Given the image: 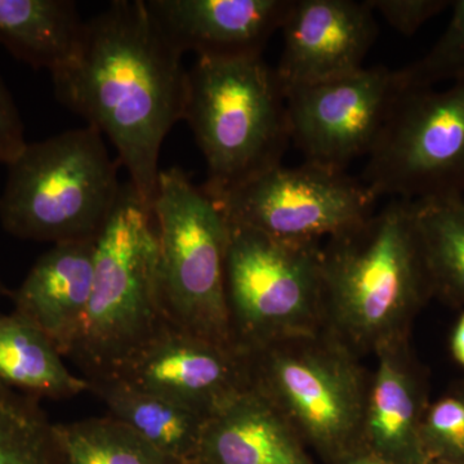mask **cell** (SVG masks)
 <instances>
[{"mask_svg":"<svg viewBox=\"0 0 464 464\" xmlns=\"http://www.w3.org/2000/svg\"><path fill=\"white\" fill-rule=\"evenodd\" d=\"M246 353L250 386L286 418L324 464L362 447L371 374L362 357L325 331Z\"/></svg>","mask_w":464,"mask_h":464,"instance_id":"cell-6","label":"cell"},{"mask_svg":"<svg viewBox=\"0 0 464 464\" xmlns=\"http://www.w3.org/2000/svg\"><path fill=\"white\" fill-rule=\"evenodd\" d=\"M183 121L206 159L201 188L213 200L280 166L290 141L285 97L262 56L198 57Z\"/></svg>","mask_w":464,"mask_h":464,"instance_id":"cell-4","label":"cell"},{"mask_svg":"<svg viewBox=\"0 0 464 464\" xmlns=\"http://www.w3.org/2000/svg\"><path fill=\"white\" fill-rule=\"evenodd\" d=\"M26 145L20 111L0 78V164L9 166Z\"/></svg>","mask_w":464,"mask_h":464,"instance_id":"cell-27","label":"cell"},{"mask_svg":"<svg viewBox=\"0 0 464 464\" xmlns=\"http://www.w3.org/2000/svg\"><path fill=\"white\" fill-rule=\"evenodd\" d=\"M451 17L441 38L429 53L395 70L399 90H423L464 81V0L450 5Z\"/></svg>","mask_w":464,"mask_h":464,"instance_id":"cell-24","label":"cell"},{"mask_svg":"<svg viewBox=\"0 0 464 464\" xmlns=\"http://www.w3.org/2000/svg\"><path fill=\"white\" fill-rule=\"evenodd\" d=\"M5 295V288H3L2 280H0V297Z\"/></svg>","mask_w":464,"mask_h":464,"instance_id":"cell-30","label":"cell"},{"mask_svg":"<svg viewBox=\"0 0 464 464\" xmlns=\"http://www.w3.org/2000/svg\"><path fill=\"white\" fill-rule=\"evenodd\" d=\"M0 464H61L52 423L41 400L0 383Z\"/></svg>","mask_w":464,"mask_h":464,"instance_id":"cell-23","label":"cell"},{"mask_svg":"<svg viewBox=\"0 0 464 464\" xmlns=\"http://www.w3.org/2000/svg\"><path fill=\"white\" fill-rule=\"evenodd\" d=\"M420 438L430 462L464 464V384L427 406Z\"/></svg>","mask_w":464,"mask_h":464,"instance_id":"cell-25","label":"cell"},{"mask_svg":"<svg viewBox=\"0 0 464 464\" xmlns=\"http://www.w3.org/2000/svg\"><path fill=\"white\" fill-rule=\"evenodd\" d=\"M293 0H145L150 16L181 53L204 58L262 56L282 30Z\"/></svg>","mask_w":464,"mask_h":464,"instance_id":"cell-14","label":"cell"},{"mask_svg":"<svg viewBox=\"0 0 464 464\" xmlns=\"http://www.w3.org/2000/svg\"><path fill=\"white\" fill-rule=\"evenodd\" d=\"M197 464H317L292 424L252 386L208 418Z\"/></svg>","mask_w":464,"mask_h":464,"instance_id":"cell-17","label":"cell"},{"mask_svg":"<svg viewBox=\"0 0 464 464\" xmlns=\"http://www.w3.org/2000/svg\"><path fill=\"white\" fill-rule=\"evenodd\" d=\"M323 331L362 357L411 338L433 297L413 203L391 199L322 246Z\"/></svg>","mask_w":464,"mask_h":464,"instance_id":"cell-2","label":"cell"},{"mask_svg":"<svg viewBox=\"0 0 464 464\" xmlns=\"http://www.w3.org/2000/svg\"><path fill=\"white\" fill-rule=\"evenodd\" d=\"M449 347L453 359L464 369V310L460 311V315L454 324Z\"/></svg>","mask_w":464,"mask_h":464,"instance_id":"cell-28","label":"cell"},{"mask_svg":"<svg viewBox=\"0 0 464 464\" xmlns=\"http://www.w3.org/2000/svg\"><path fill=\"white\" fill-rule=\"evenodd\" d=\"M168 323L157 225L128 181L97 237L90 304L69 357L87 381L115 377Z\"/></svg>","mask_w":464,"mask_h":464,"instance_id":"cell-3","label":"cell"},{"mask_svg":"<svg viewBox=\"0 0 464 464\" xmlns=\"http://www.w3.org/2000/svg\"><path fill=\"white\" fill-rule=\"evenodd\" d=\"M118 167L90 125L27 142L7 166L0 224L23 240H96L121 192Z\"/></svg>","mask_w":464,"mask_h":464,"instance_id":"cell-5","label":"cell"},{"mask_svg":"<svg viewBox=\"0 0 464 464\" xmlns=\"http://www.w3.org/2000/svg\"><path fill=\"white\" fill-rule=\"evenodd\" d=\"M91 392L110 411V417L132 429L177 464H197L207 418L139 389L121 378L88 381Z\"/></svg>","mask_w":464,"mask_h":464,"instance_id":"cell-19","label":"cell"},{"mask_svg":"<svg viewBox=\"0 0 464 464\" xmlns=\"http://www.w3.org/2000/svg\"><path fill=\"white\" fill-rule=\"evenodd\" d=\"M360 179L377 199L464 197V81L399 90Z\"/></svg>","mask_w":464,"mask_h":464,"instance_id":"cell-9","label":"cell"},{"mask_svg":"<svg viewBox=\"0 0 464 464\" xmlns=\"http://www.w3.org/2000/svg\"><path fill=\"white\" fill-rule=\"evenodd\" d=\"M115 377L207 420L250 387L248 353L170 323Z\"/></svg>","mask_w":464,"mask_h":464,"instance_id":"cell-12","label":"cell"},{"mask_svg":"<svg viewBox=\"0 0 464 464\" xmlns=\"http://www.w3.org/2000/svg\"><path fill=\"white\" fill-rule=\"evenodd\" d=\"M96 240L53 244L14 293V310L69 356L83 324L96 261Z\"/></svg>","mask_w":464,"mask_h":464,"instance_id":"cell-16","label":"cell"},{"mask_svg":"<svg viewBox=\"0 0 464 464\" xmlns=\"http://www.w3.org/2000/svg\"><path fill=\"white\" fill-rule=\"evenodd\" d=\"M61 464H177L112 417L54 423Z\"/></svg>","mask_w":464,"mask_h":464,"instance_id":"cell-22","label":"cell"},{"mask_svg":"<svg viewBox=\"0 0 464 464\" xmlns=\"http://www.w3.org/2000/svg\"><path fill=\"white\" fill-rule=\"evenodd\" d=\"M275 70L283 93L362 70L378 27L368 0H293Z\"/></svg>","mask_w":464,"mask_h":464,"instance_id":"cell-13","label":"cell"},{"mask_svg":"<svg viewBox=\"0 0 464 464\" xmlns=\"http://www.w3.org/2000/svg\"><path fill=\"white\" fill-rule=\"evenodd\" d=\"M63 353L32 322L0 314V383L38 400L74 398L90 390L67 369Z\"/></svg>","mask_w":464,"mask_h":464,"instance_id":"cell-20","label":"cell"},{"mask_svg":"<svg viewBox=\"0 0 464 464\" xmlns=\"http://www.w3.org/2000/svg\"><path fill=\"white\" fill-rule=\"evenodd\" d=\"M411 203L433 297L464 310V197Z\"/></svg>","mask_w":464,"mask_h":464,"instance_id":"cell-21","label":"cell"},{"mask_svg":"<svg viewBox=\"0 0 464 464\" xmlns=\"http://www.w3.org/2000/svg\"><path fill=\"white\" fill-rule=\"evenodd\" d=\"M374 14H380L392 29L404 36L418 30L450 7L449 0H368Z\"/></svg>","mask_w":464,"mask_h":464,"instance_id":"cell-26","label":"cell"},{"mask_svg":"<svg viewBox=\"0 0 464 464\" xmlns=\"http://www.w3.org/2000/svg\"><path fill=\"white\" fill-rule=\"evenodd\" d=\"M427 464H442V463L430 462V463H427Z\"/></svg>","mask_w":464,"mask_h":464,"instance_id":"cell-31","label":"cell"},{"mask_svg":"<svg viewBox=\"0 0 464 464\" xmlns=\"http://www.w3.org/2000/svg\"><path fill=\"white\" fill-rule=\"evenodd\" d=\"M398 91L395 70L386 66L293 88L284 94L290 141L304 163L346 172L374 149Z\"/></svg>","mask_w":464,"mask_h":464,"instance_id":"cell-11","label":"cell"},{"mask_svg":"<svg viewBox=\"0 0 464 464\" xmlns=\"http://www.w3.org/2000/svg\"><path fill=\"white\" fill-rule=\"evenodd\" d=\"M332 464H389L364 447L356 449Z\"/></svg>","mask_w":464,"mask_h":464,"instance_id":"cell-29","label":"cell"},{"mask_svg":"<svg viewBox=\"0 0 464 464\" xmlns=\"http://www.w3.org/2000/svg\"><path fill=\"white\" fill-rule=\"evenodd\" d=\"M182 56L145 0H116L85 21L78 56L51 74L57 100L108 137L151 210L161 145L185 111L188 70Z\"/></svg>","mask_w":464,"mask_h":464,"instance_id":"cell-1","label":"cell"},{"mask_svg":"<svg viewBox=\"0 0 464 464\" xmlns=\"http://www.w3.org/2000/svg\"><path fill=\"white\" fill-rule=\"evenodd\" d=\"M377 200L362 179L304 163L271 168L213 201L230 224L284 243L322 246L373 215Z\"/></svg>","mask_w":464,"mask_h":464,"instance_id":"cell-10","label":"cell"},{"mask_svg":"<svg viewBox=\"0 0 464 464\" xmlns=\"http://www.w3.org/2000/svg\"><path fill=\"white\" fill-rule=\"evenodd\" d=\"M85 21L70 0H0V44L33 69L54 72L78 56Z\"/></svg>","mask_w":464,"mask_h":464,"instance_id":"cell-18","label":"cell"},{"mask_svg":"<svg viewBox=\"0 0 464 464\" xmlns=\"http://www.w3.org/2000/svg\"><path fill=\"white\" fill-rule=\"evenodd\" d=\"M228 224L225 295L244 353L323 331L322 246H298Z\"/></svg>","mask_w":464,"mask_h":464,"instance_id":"cell-8","label":"cell"},{"mask_svg":"<svg viewBox=\"0 0 464 464\" xmlns=\"http://www.w3.org/2000/svg\"><path fill=\"white\" fill-rule=\"evenodd\" d=\"M411 338L375 351L369 382L362 447L389 464H427L420 429L430 402L422 368Z\"/></svg>","mask_w":464,"mask_h":464,"instance_id":"cell-15","label":"cell"},{"mask_svg":"<svg viewBox=\"0 0 464 464\" xmlns=\"http://www.w3.org/2000/svg\"><path fill=\"white\" fill-rule=\"evenodd\" d=\"M159 241V285L170 324L234 346L225 295L227 219L179 168L160 170L152 206Z\"/></svg>","mask_w":464,"mask_h":464,"instance_id":"cell-7","label":"cell"}]
</instances>
